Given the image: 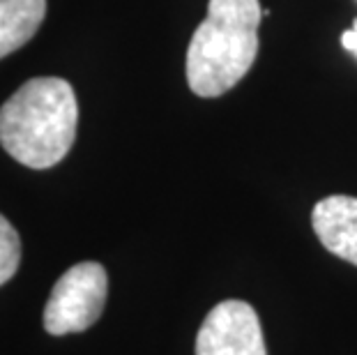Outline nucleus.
<instances>
[{
  "label": "nucleus",
  "instance_id": "20e7f679",
  "mask_svg": "<svg viewBox=\"0 0 357 355\" xmlns=\"http://www.w3.org/2000/svg\"><path fill=\"white\" fill-rule=\"evenodd\" d=\"M196 355H268L256 309L242 300L212 307L196 337Z\"/></svg>",
  "mask_w": 357,
  "mask_h": 355
},
{
  "label": "nucleus",
  "instance_id": "7ed1b4c3",
  "mask_svg": "<svg viewBox=\"0 0 357 355\" xmlns=\"http://www.w3.org/2000/svg\"><path fill=\"white\" fill-rule=\"evenodd\" d=\"M109 293V277L104 266L83 261L67 270L53 286L44 307V330L49 335L83 332L100 321Z\"/></svg>",
  "mask_w": 357,
  "mask_h": 355
},
{
  "label": "nucleus",
  "instance_id": "39448f33",
  "mask_svg": "<svg viewBox=\"0 0 357 355\" xmlns=\"http://www.w3.org/2000/svg\"><path fill=\"white\" fill-rule=\"evenodd\" d=\"M311 226L321 245L357 266V199L355 196L334 194L325 196L314 206Z\"/></svg>",
  "mask_w": 357,
  "mask_h": 355
},
{
  "label": "nucleus",
  "instance_id": "f03ea898",
  "mask_svg": "<svg viewBox=\"0 0 357 355\" xmlns=\"http://www.w3.org/2000/svg\"><path fill=\"white\" fill-rule=\"evenodd\" d=\"M258 0H210L208 17L187 49V83L194 95L219 97L245 79L258 54Z\"/></svg>",
  "mask_w": 357,
  "mask_h": 355
},
{
  "label": "nucleus",
  "instance_id": "6e6552de",
  "mask_svg": "<svg viewBox=\"0 0 357 355\" xmlns=\"http://www.w3.org/2000/svg\"><path fill=\"white\" fill-rule=\"evenodd\" d=\"M341 47L357 56V19H355L353 28H351V30H346V33L341 35Z\"/></svg>",
  "mask_w": 357,
  "mask_h": 355
},
{
  "label": "nucleus",
  "instance_id": "423d86ee",
  "mask_svg": "<svg viewBox=\"0 0 357 355\" xmlns=\"http://www.w3.org/2000/svg\"><path fill=\"white\" fill-rule=\"evenodd\" d=\"M47 0H0V58L14 54L40 30Z\"/></svg>",
  "mask_w": 357,
  "mask_h": 355
},
{
  "label": "nucleus",
  "instance_id": "f257e3e1",
  "mask_svg": "<svg viewBox=\"0 0 357 355\" xmlns=\"http://www.w3.org/2000/svg\"><path fill=\"white\" fill-rule=\"evenodd\" d=\"M79 104L60 77L30 79L0 107V146L28 169H51L74 146Z\"/></svg>",
  "mask_w": 357,
  "mask_h": 355
},
{
  "label": "nucleus",
  "instance_id": "0eeeda50",
  "mask_svg": "<svg viewBox=\"0 0 357 355\" xmlns=\"http://www.w3.org/2000/svg\"><path fill=\"white\" fill-rule=\"evenodd\" d=\"M21 263V238L17 229L0 215V286L10 282Z\"/></svg>",
  "mask_w": 357,
  "mask_h": 355
}]
</instances>
